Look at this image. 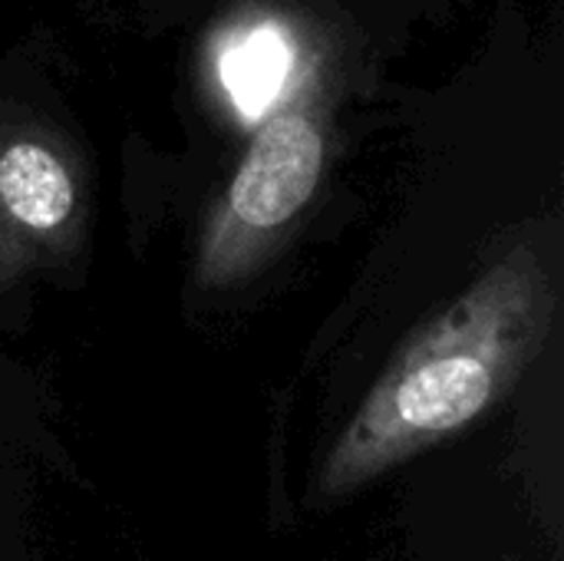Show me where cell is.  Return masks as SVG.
<instances>
[{"label":"cell","instance_id":"cell-1","mask_svg":"<svg viewBox=\"0 0 564 561\" xmlns=\"http://www.w3.org/2000/svg\"><path fill=\"white\" fill-rule=\"evenodd\" d=\"M552 308L535 251L506 255L393 357L321 463L314 493L347 499L476 423L542 350Z\"/></svg>","mask_w":564,"mask_h":561},{"label":"cell","instance_id":"cell-2","mask_svg":"<svg viewBox=\"0 0 564 561\" xmlns=\"http://www.w3.org/2000/svg\"><path fill=\"white\" fill-rule=\"evenodd\" d=\"M324 169V136L304 112L274 116L245 155L225 212L205 245V274L231 281L271 231L288 225L314 195Z\"/></svg>","mask_w":564,"mask_h":561},{"label":"cell","instance_id":"cell-3","mask_svg":"<svg viewBox=\"0 0 564 561\" xmlns=\"http://www.w3.org/2000/svg\"><path fill=\"white\" fill-rule=\"evenodd\" d=\"M0 205L33 231L59 228L76 205L69 169L43 142L20 139L0 152Z\"/></svg>","mask_w":564,"mask_h":561},{"label":"cell","instance_id":"cell-4","mask_svg":"<svg viewBox=\"0 0 564 561\" xmlns=\"http://www.w3.org/2000/svg\"><path fill=\"white\" fill-rule=\"evenodd\" d=\"M291 66L284 36L274 26H254L235 36L221 56V76L241 112L258 116L281 89Z\"/></svg>","mask_w":564,"mask_h":561},{"label":"cell","instance_id":"cell-5","mask_svg":"<svg viewBox=\"0 0 564 561\" xmlns=\"http://www.w3.org/2000/svg\"><path fill=\"white\" fill-rule=\"evenodd\" d=\"M499 561H516V559H499Z\"/></svg>","mask_w":564,"mask_h":561}]
</instances>
